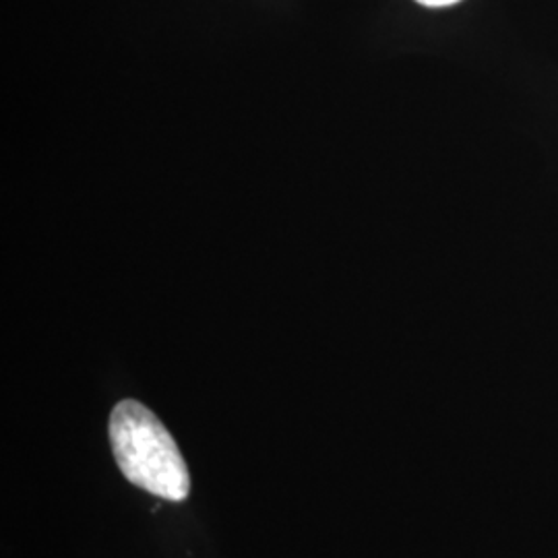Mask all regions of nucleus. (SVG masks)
<instances>
[{
    "instance_id": "nucleus-1",
    "label": "nucleus",
    "mask_w": 558,
    "mask_h": 558,
    "mask_svg": "<svg viewBox=\"0 0 558 558\" xmlns=\"http://www.w3.org/2000/svg\"><path fill=\"white\" fill-rule=\"evenodd\" d=\"M110 442L122 476L160 499H186L191 474L179 445L161 420L135 399L117 403L110 416Z\"/></svg>"
},
{
    "instance_id": "nucleus-2",
    "label": "nucleus",
    "mask_w": 558,
    "mask_h": 558,
    "mask_svg": "<svg viewBox=\"0 0 558 558\" xmlns=\"http://www.w3.org/2000/svg\"><path fill=\"white\" fill-rule=\"evenodd\" d=\"M420 4H424V7H433V9H437V7H451V4H456L459 0H416Z\"/></svg>"
}]
</instances>
